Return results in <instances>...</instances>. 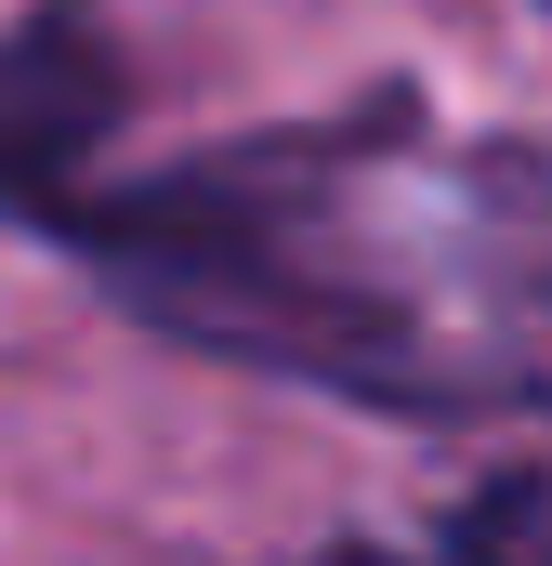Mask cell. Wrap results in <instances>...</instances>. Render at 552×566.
<instances>
[{
	"label": "cell",
	"mask_w": 552,
	"mask_h": 566,
	"mask_svg": "<svg viewBox=\"0 0 552 566\" xmlns=\"http://www.w3.org/2000/svg\"><path fill=\"white\" fill-rule=\"evenodd\" d=\"M119 93H132V66H119V40L93 27V0L13 13V27H0V211L66 224L93 145L119 133Z\"/></svg>",
	"instance_id": "obj_1"
}]
</instances>
